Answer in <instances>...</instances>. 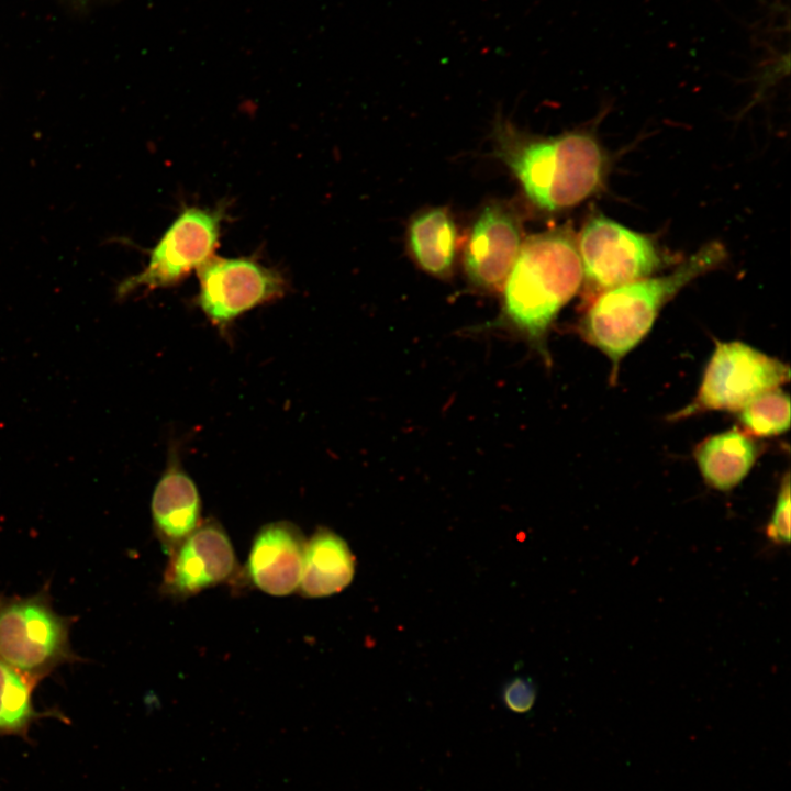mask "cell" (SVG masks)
<instances>
[{
  "mask_svg": "<svg viewBox=\"0 0 791 791\" xmlns=\"http://www.w3.org/2000/svg\"><path fill=\"white\" fill-rule=\"evenodd\" d=\"M495 156L519 180L538 209L556 212L572 208L604 183L608 158L588 132L535 136L499 120L493 130Z\"/></svg>",
  "mask_w": 791,
  "mask_h": 791,
  "instance_id": "6da1fadb",
  "label": "cell"
},
{
  "mask_svg": "<svg viewBox=\"0 0 791 791\" xmlns=\"http://www.w3.org/2000/svg\"><path fill=\"white\" fill-rule=\"evenodd\" d=\"M724 247L712 242L665 276L647 277L595 296L582 320L581 334L612 361V379L621 359L649 332L662 307L683 287L718 267Z\"/></svg>",
  "mask_w": 791,
  "mask_h": 791,
  "instance_id": "7a4b0ae2",
  "label": "cell"
},
{
  "mask_svg": "<svg viewBox=\"0 0 791 791\" xmlns=\"http://www.w3.org/2000/svg\"><path fill=\"white\" fill-rule=\"evenodd\" d=\"M583 281L577 238L565 229L523 239L503 287L509 322L544 352L547 331Z\"/></svg>",
  "mask_w": 791,
  "mask_h": 791,
  "instance_id": "3957f363",
  "label": "cell"
},
{
  "mask_svg": "<svg viewBox=\"0 0 791 791\" xmlns=\"http://www.w3.org/2000/svg\"><path fill=\"white\" fill-rule=\"evenodd\" d=\"M73 622L55 611L47 590L0 595V660L37 686L60 665L78 660L69 638Z\"/></svg>",
  "mask_w": 791,
  "mask_h": 791,
  "instance_id": "277c9868",
  "label": "cell"
},
{
  "mask_svg": "<svg viewBox=\"0 0 791 791\" xmlns=\"http://www.w3.org/2000/svg\"><path fill=\"white\" fill-rule=\"evenodd\" d=\"M577 247L582 282L590 297L650 277L665 265V256L651 237L601 213L584 223Z\"/></svg>",
  "mask_w": 791,
  "mask_h": 791,
  "instance_id": "5b68a950",
  "label": "cell"
},
{
  "mask_svg": "<svg viewBox=\"0 0 791 791\" xmlns=\"http://www.w3.org/2000/svg\"><path fill=\"white\" fill-rule=\"evenodd\" d=\"M790 379V368L742 342L717 343L694 400L672 419L715 410L737 412L759 394Z\"/></svg>",
  "mask_w": 791,
  "mask_h": 791,
  "instance_id": "8992f818",
  "label": "cell"
},
{
  "mask_svg": "<svg viewBox=\"0 0 791 791\" xmlns=\"http://www.w3.org/2000/svg\"><path fill=\"white\" fill-rule=\"evenodd\" d=\"M224 209L186 207L152 249L146 267L123 280L118 297L174 286L209 258L219 244Z\"/></svg>",
  "mask_w": 791,
  "mask_h": 791,
  "instance_id": "52a82bcc",
  "label": "cell"
},
{
  "mask_svg": "<svg viewBox=\"0 0 791 791\" xmlns=\"http://www.w3.org/2000/svg\"><path fill=\"white\" fill-rule=\"evenodd\" d=\"M197 304L220 330L250 309L280 298L282 275L253 258L212 256L198 269Z\"/></svg>",
  "mask_w": 791,
  "mask_h": 791,
  "instance_id": "ba28073f",
  "label": "cell"
},
{
  "mask_svg": "<svg viewBox=\"0 0 791 791\" xmlns=\"http://www.w3.org/2000/svg\"><path fill=\"white\" fill-rule=\"evenodd\" d=\"M237 568L229 535L218 521L208 519L169 555L160 592L168 598L187 599L229 582Z\"/></svg>",
  "mask_w": 791,
  "mask_h": 791,
  "instance_id": "9c48e42d",
  "label": "cell"
},
{
  "mask_svg": "<svg viewBox=\"0 0 791 791\" xmlns=\"http://www.w3.org/2000/svg\"><path fill=\"white\" fill-rule=\"evenodd\" d=\"M522 243L521 222L510 204L491 201L483 205L464 245L463 266L468 280L484 291L502 290Z\"/></svg>",
  "mask_w": 791,
  "mask_h": 791,
  "instance_id": "30bf717a",
  "label": "cell"
},
{
  "mask_svg": "<svg viewBox=\"0 0 791 791\" xmlns=\"http://www.w3.org/2000/svg\"><path fill=\"white\" fill-rule=\"evenodd\" d=\"M305 537L289 521L261 526L252 543L244 575L256 589L274 597H286L299 588Z\"/></svg>",
  "mask_w": 791,
  "mask_h": 791,
  "instance_id": "8fae6325",
  "label": "cell"
},
{
  "mask_svg": "<svg viewBox=\"0 0 791 791\" xmlns=\"http://www.w3.org/2000/svg\"><path fill=\"white\" fill-rule=\"evenodd\" d=\"M151 512L155 535L168 555L202 522L198 488L177 456L170 457L154 489Z\"/></svg>",
  "mask_w": 791,
  "mask_h": 791,
  "instance_id": "7c38bea8",
  "label": "cell"
},
{
  "mask_svg": "<svg viewBox=\"0 0 791 791\" xmlns=\"http://www.w3.org/2000/svg\"><path fill=\"white\" fill-rule=\"evenodd\" d=\"M355 556L332 530L320 526L305 542L299 592L304 598H324L344 590L355 573Z\"/></svg>",
  "mask_w": 791,
  "mask_h": 791,
  "instance_id": "4fadbf2b",
  "label": "cell"
},
{
  "mask_svg": "<svg viewBox=\"0 0 791 791\" xmlns=\"http://www.w3.org/2000/svg\"><path fill=\"white\" fill-rule=\"evenodd\" d=\"M759 453L753 436L734 428L702 441L695 447L694 459L709 486L728 491L748 475Z\"/></svg>",
  "mask_w": 791,
  "mask_h": 791,
  "instance_id": "5bb4252c",
  "label": "cell"
},
{
  "mask_svg": "<svg viewBox=\"0 0 791 791\" xmlns=\"http://www.w3.org/2000/svg\"><path fill=\"white\" fill-rule=\"evenodd\" d=\"M406 242L414 261L425 272L438 278L452 274L458 231L448 210L437 207L417 212L409 223Z\"/></svg>",
  "mask_w": 791,
  "mask_h": 791,
  "instance_id": "9a60e30c",
  "label": "cell"
},
{
  "mask_svg": "<svg viewBox=\"0 0 791 791\" xmlns=\"http://www.w3.org/2000/svg\"><path fill=\"white\" fill-rule=\"evenodd\" d=\"M36 686L0 660V737L19 736L29 740L34 722L45 717L67 721L59 711H37L32 693Z\"/></svg>",
  "mask_w": 791,
  "mask_h": 791,
  "instance_id": "2e32d148",
  "label": "cell"
},
{
  "mask_svg": "<svg viewBox=\"0 0 791 791\" xmlns=\"http://www.w3.org/2000/svg\"><path fill=\"white\" fill-rule=\"evenodd\" d=\"M737 412L744 432L750 436H773L790 426V398L780 388L759 394Z\"/></svg>",
  "mask_w": 791,
  "mask_h": 791,
  "instance_id": "e0dca14e",
  "label": "cell"
},
{
  "mask_svg": "<svg viewBox=\"0 0 791 791\" xmlns=\"http://www.w3.org/2000/svg\"><path fill=\"white\" fill-rule=\"evenodd\" d=\"M767 536L776 544H789L790 541V478H783L777 497L771 521L767 526Z\"/></svg>",
  "mask_w": 791,
  "mask_h": 791,
  "instance_id": "ac0fdd59",
  "label": "cell"
},
{
  "mask_svg": "<svg viewBox=\"0 0 791 791\" xmlns=\"http://www.w3.org/2000/svg\"><path fill=\"white\" fill-rule=\"evenodd\" d=\"M536 691L528 679L517 678L513 680L503 692L505 705L513 712L525 713L534 704Z\"/></svg>",
  "mask_w": 791,
  "mask_h": 791,
  "instance_id": "d6986e66",
  "label": "cell"
}]
</instances>
